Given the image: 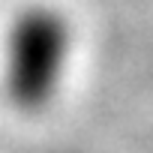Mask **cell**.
Masks as SVG:
<instances>
[{
    "label": "cell",
    "instance_id": "cell-1",
    "mask_svg": "<svg viewBox=\"0 0 153 153\" xmlns=\"http://www.w3.org/2000/svg\"><path fill=\"white\" fill-rule=\"evenodd\" d=\"M72 24L57 6H30L12 21L3 84L15 108L33 114L54 102L72 63Z\"/></svg>",
    "mask_w": 153,
    "mask_h": 153
}]
</instances>
